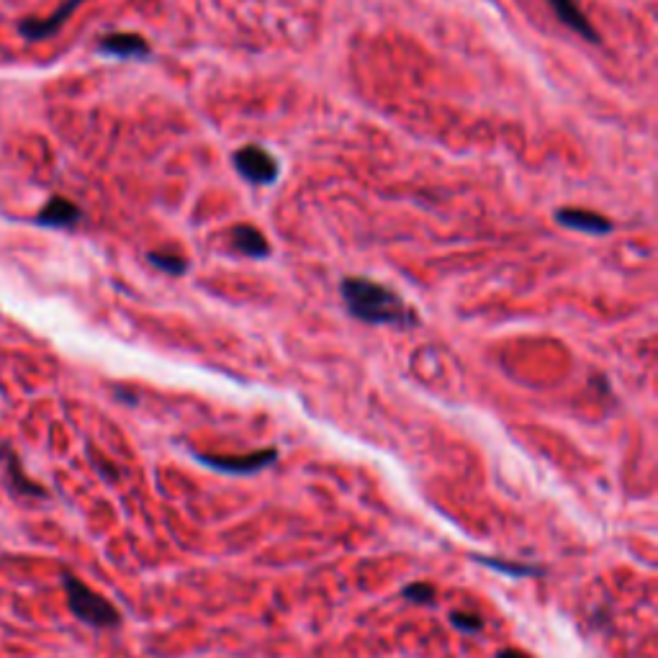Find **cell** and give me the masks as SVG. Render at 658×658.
<instances>
[{"mask_svg":"<svg viewBox=\"0 0 658 658\" xmlns=\"http://www.w3.org/2000/svg\"><path fill=\"white\" fill-rule=\"evenodd\" d=\"M147 260H150L152 265H155L157 270H162V273H168V276H183L188 270V260L186 258H178V255H165V252H150L147 255Z\"/></svg>","mask_w":658,"mask_h":658,"instance_id":"8fae6325","label":"cell"},{"mask_svg":"<svg viewBox=\"0 0 658 658\" xmlns=\"http://www.w3.org/2000/svg\"><path fill=\"white\" fill-rule=\"evenodd\" d=\"M80 209L72 201H67V198H52L47 206H44L39 214H36L34 222L42 224V227H54V229H62V227H72V224L80 222Z\"/></svg>","mask_w":658,"mask_h":658,"instance_id":"30bf717a","label":"cell"},{"mask_svg":"<svg viewBox=\"0 0 658 658\" xmlns=\"http://www.w3.org/2000/svg\"><path fill=\"white\" fill-rule=\"evenodd\" d=\"M196 458L201 463H206V466L216 468V471L255 473V471H260V468L268 466V463L276 461L278 450L276 448H263V450H255V453H247V455H204V453H196Z\"/></svg>","mask_w":658,"mask_h":658,"instance_id":"277c9868","label":"cell"},{"mask_svg":"<svg viewBox=\"0 0 658 658\" xmlns=\"http://www.w3.org/2000/svg\"><path fill=\"white\" fill-rule=\"evenodd\" d=\"M229 242H232L234 250L240 252V255H245V258L260 260L270 255L268 240H265L263 232L252 227V224H237V227L229 232Z\"/></svg>","mask_w":658,"mask_h":658,"instance_id":"9c48e42d","label":"cell"},{"mask_svg":"<svg viewBox=\"0 0 658 658\" xmlns=\"http://www.w3.org/2000/svg\"><path fill=\"white\" fill-rule=\"evenodd\" d=\"M404 597L414 605H432L435 602V587L432 584H425V581H419V584H409L404 587Z\"/></svg>","mask_w":658,"mask_h":658,"instance_id":"7c38bea8","label":"cell"},{"mask_svg":"<svg viewBox=\"0 0 658 658\" xmlns=\"http://www.w3.org/2000/svg\"><path fill=\"white\" fill-rule=\"evenodd\" d=\"M340 294L350 317L378 327H417V312L404 304L396 291L371 281V278L347 276L340 283Z\"/></svg>","mask_w":658,"mask_h":658,"instance_id":"6da1fadb","label":"cell"},{"mask_svg":"<svg viewBox=\"0 0 658 658\" xmlns=\"http://www.w3.org/2000/svg\"><path fill=\"white\" fill-rule=\"evenodd\" d=\"M80 3H85V0H65V3H62V6L49 18H26V21H21V24H18V31H21V36L31 39V42L47 39V36H52L54 31H60V26L65 24L72 13H75V8H78Z\"/></svg>","mask_w":658,"mask_h":658,"instance_id":"8992f818","label":"cell"},{"mask_svg":"<svg viewBox=\"0 0 658 658\" xmlns=\"http://www.w3.org/2000/svg\"><path fill=\"white\" fill-rule=\"evenodd\" d=\"M556 222L566 229H574V232L597 234V237L610 234L615 229V224L605 214H597V211L589 209H558Z\"/></svg>","mask_w":658,"mask_h":658,"instance_id":"52a82bcc","label":"cell"},{"mask_svg":"<svg viewBox=\"0 0 658 658\" xmlns=\"http://www.w3.org/2000/svg\"><path fill=\"white\" fill-rule=\"evenodd\" d=\"M98 49L111 57H121V60H147L152 54L150 42L144 36L132 34V31H116V34H106L98 42Z\"/></svg>","mask_w":658,"mask_h":658,"instance_id":"5b68a950","label":"cell"},{"mask_svg":"<svg viewBox=\"0 0 658 658\" xmlns=\"http://www.w3.org/2000/svg\"><path fill=\"white\" fill-rule=\"evenodd\" d=\"M8 466H13V481H16V484H13V489L16 491H21V494H29V497H44V489L42 486H36L34 481H29V479H24V476H21V468H18V461L16 458H8Z\"/></svg>","mask_w":658,"mask_h":658,"instance_id":"5bb4252c","label":"cell"},{"mask_svg":"<svg viewBox=\"0 0 658 658\" xmlns=\"http://www.w3.org/2000/svg\"><path fill=\"white\" fill-rule=\"evenodd\" d=\"M497 658H530V656L522 651H515V648H504V651L497 653Z\"/></svg>","mask_w":658,"mask_h":658,"instance_id":"2e32d148","label":"cell"},{"mask_svg":"<svg viewBox=\"0 0 658 658\" xmlns=\"http://www.w3.org/2000/svg\"><path fill=\"white\" fill-rule=\"evenodd\" d=\"M232 165L252 186H273L278 180V173H281L276 157L263 147H258V144L240 147L232 155Z\"/></svg>","mask_w":658,"mask_h":658,"instance_id":"3957f363","label":"cell"},{"mask_svg":"<svg viewBox=\"0 0 658 658\" xmlns=\"http://www.w3.org/2000/svg\"><path fill=\"white\" fill-rule=\"evenodd\" d=\"M65 592L67 605L83 623L93 625V628H116L121 623L119 610L72 574H65Z\"/></svg>","mask_w":658,"mask_h":658,"instance_id":"7a4b0ae2","label":"cell"},{"mask_svg":"<svg viewBox=\"0 0 658 658\" xmlns=\"http://www.w3.org/2000/svg\"><path fill=\"white\" fill-rule=\"evenodd\" d=\"M548 6H551V11L556 13V18L561 21L563 26H569L571 31H576L579 36H584L587 42H599V36H597V31H594L592 21H589V18L579 11L576 0H548Z\"/></svg>","mask_w":658,"mask_h":658,"instance_id":"ba28073f","label":"cell"},{"mask_svg":"<svg viewBox=\"0 0 658 658\" xmlns=\"http://www.w3.org/2000/svg\"><path fill=\"white\" fill-rule=\"evenodd\" d=\"M476 561L486 563V566H491V569H497V571H507V574H512V576H535V574H540V571L533 569V566H520V563H504V561H497V558L476 556Z\"/></svg>","mask_w":658,"mask_h":658,"instance_id":"4fadbf2b","label":"cell"},{"mask_svg":"<svg viewBox=\"0 0 658 658\" xmlns=\"http://www.w3.org/2000/svg\"><path fill=\"white\" fill-rule=\"evenodd\" d=\"M450 623L463 633H479L484 628V620L476 612H450Z\"/></svg>","mask_w":658,"mask_h":658,"instance_id":"9a60e30c","label":"cell"}]
</instances>
